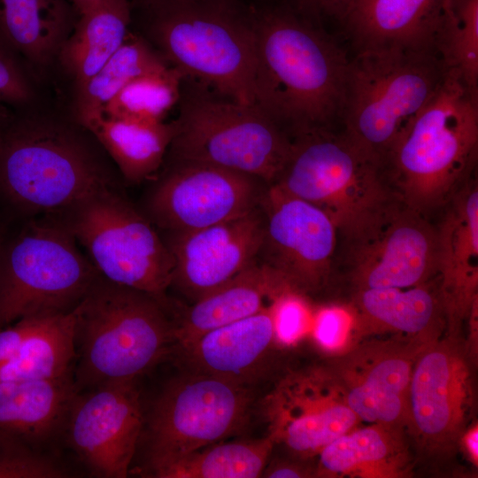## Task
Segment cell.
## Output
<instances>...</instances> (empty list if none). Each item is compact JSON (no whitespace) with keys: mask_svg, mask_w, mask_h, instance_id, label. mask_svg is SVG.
<instances>
[{"mask_svg":"<svg viewBox=\"0 0 478 478\" xmlns=\"http://www.w3.org/2000/svg\"><path fill=\"white\" fill-rule=\"evenodd\" d=\"M77 392L73 373L0 383V435L39 449L65 427Z\"/></svg>","mask_w":478,"mask_h":478,"instance_id":"obj_24","label":"cell"},{"mask_svg":"<svg viewBox=\"0 0 478 478\" xmlns=\"http://www.w3.org/2000/svg\"><path fill=\"white\" fill-rule=\"evenodd\" d=\"M342 239L343 260L356 290L405 289L437 276L436 227L397 199Z\"/></svg>","mask_w":478,"mask_h":478,"instance_id":"obj_12","label":"cell"},{"mask_svg":"<svg viewBox=\"0 0 478 478\" xmlns=\"http://www.w3.org/2000/svg\"><path fill=\"white\" fill-rule=\"evenodd\" d=\"M55 215L104 278L167 299L173 270L171 251L120 187L99 189Z\"/></svg>","mask_w":478,"mask_h":478,"instance_id":"obj_10","label":"cell"},{"mask_svg":"<svg viewBox=\"0 0 478 478\" xmlns=\"http://www.w3.org/2000/svg\"><path fill=\"white\" fill-rule=\"evenodd\" d=\"M173 270L171 286L194 300L221 286L259 258L260 205L237 218L187 232H166Z\"/></svg>","mask_w":478,"mask_h":478,"instance_id":"obj_18","label":"cell"},{"mask_svg":"<svg viewBox=\"0 0 478 478\" xmlns=\"http://www.w3.org/2000/svg\"><path fill=\"white\" fill-rule=\"evenodd\" d=\"M268 184L217 166L171 161L150 189L144 213L166 232H187L250 212Z\"/></svg>","mask_w":478,"mask_h":478,"instance_id":"obj_13","label":"cell"},{"mask_svg":"<svg viewBox=\"0 0 478 478\" xmlns=\"http://www.w3.org/2000/svg\"><path fill=\"white\" fill-rule=\"evenodd\" d=\"M129 0H97L78 14L58 55L76 88L93 76L121 46L131 22Z\"/></svg>","mask_w":478,"mask_h":478,"instance_id":"obj_27","label":"cell"},{"mask_svg":"<svg viewBox=\"0 0 478 478\" xmlns=\"http://www.w3.org/2000/svg\"><path fill=\"white\" fill-rule=\"evenodd\" d=\"M275 444L271 436L219 442L189 454L147 466L157 478H256L262 475Z\"/></svg>","mask_w":478,"mask_h":478,"instance_id":"obj_30","label":"cell"},{"mask_svg":"<svg viewBox=\"0 0 478 478\" xmlns=\"http://www.w3.org/2000/svg\"><path fill=\"white\" fill-rule=\"evenodd\" d=\"M12 119L6 104L0 102V126H4Z\"/></svg>","mask_w":478,"mask_h":478,"instance_id":"obj_45","label":"cell"},{"mask_svg":"<svg viewBox=\"0 0 478 478\" xmlns=\"http://www.w3.org/2000/svg\"><path fill=\"white\" fill-rule=\"evenodd\" d=\"M34 96L33 86L17 54L0 38V102L24 107Z\"/></svg>","mask_w":478,"mask_h":478,"instance_id":"obj_38","label":"cell"},{"mask_svg":"<svg viewBox=\"0 0 478 478\" xmlns=\"http://www.w3.org/2000/svg\"><path fill=\"white\" fill-rule=\"evenodd\" d=\"M253 400L251 385L191 371L172 378L149 414L147 466L240 433Z\"/></svg>","mask_w":478,"mask_h":478,"instance_id":"obj_11","label":"cell"},{"mask_svg":"<svg viewBox=\"0 0 478 478\" xmlns=\"http://www.w3.org/2000/svg\"><path fill=\"white\" fill-rule=\"evenodd\" d=\"M255 104L293 134L340 120L349 58L290 7L250 11Z\"/></svg>","mask_w":478,"mask_h":478,"instance_id":"obj_1","label":"cell"},{"mask_svg":"<svg viewBox=\"0 0 478 478\" xmlns=\"http://www.w3.org/2000/svg\"><path fill=\"white\" fill-rule=\"evenodd\" d=\"M99 273L55 214L38 216L0 258V329L27 317L72 312Z\"/></svg>","mask_w":478,"mask_h":478,"instance_id":"obj_9","label":"cell"},{"mask_svg":"<svg viewBox=\"0 0 478 478\" xmlns=\"http://www.w3.org/2000/svg\"><path fill=\"white\" fill-rule=\"evenodd\" d=\"M478 154V90L446 70L439 88L401 132L382 170L395 197L428 216L471 178Z\"/></svg>","mask_w":478,"mask_h":478,"instance_id":"obj_3","label":"cell"},{"mask_svg":"<svg viewBox=\"0 0 478 478\" xmlns=\"http://www.w3.org/2000/svg\"><path fill=\"white\" fill-rule=\"evenodd\" d=\"M3 248H4V245H3L2 241L0 239V258H1L2 251H3Z\"/></svg>","mask_w":478,"mask_h":478,"instance_id":"obj_46","label":"cell"},{"mask_svg":"<svg viewBox=\"0 0 478 478\" xmlns=\"http://www.w3.org/2000/svg\"><path fill=\"white\" fill-rule=\"evenodd\" d=\"M262 406L268 435L301 458L318 455L359 420L326 367L320 366L286 375L265 397Z\"/></svg>","mask_w":478,"mask_h":478,"instance_id":"obj_17","label":"cell"},{"mask_svg":"<svg viewBox=\"0 0 478 478\" xmlns=\"http://www.w3.org/2000/svg\"><path fill=\"white\" fill-rule=\"evenodd\" d=\"M192 1L196 0H129L131 5L135 4L137 6L146 11L149 15Z\"/></svg>","mask_w":478,"mask_h":478,"instance_id":"obj_42","label":"cell"},{"mask_svg":"<svg viewBox=\"0 0 478 478\" xmlns=\"http://www.w3.org/2000/svg\"><path fill=\"white\" fill-rule=\"evenodd\" d=\"M454 335L427 343L412 372L407 427L431 452L454 448L467 421L469 370L466 352Z\"/></svg>","mask_w":478,"mask_h":478,"instance_id":"obj_16","label":"cell"},{"mask_svg":"<svg viewBox=\"0 0 478 478\" xmlns=\"http://www.w3.org/2000/svg\"><path fill=\"white\" fill-rule=\"evenodd\" d=\"M309 472L297 464L274 462L268 466H266L262 475L269 478H285V477H305L309 476Z\"/></svg>","mask_w":478,"mask_h":478,"instance_id":"obj_41","label":"cell"},{"mask_svg":"<svg viewBox=\"0 0 478 478\" xmlns=\"http://www.w3.org/2000/svg\"><path fill=\"white\" fill-rule=\"evenodd\" d=\"M22 318L0 329V364L10 358L42 326L47 317Z\"/></svg>","mask_w":478,"mask_h":478,"instance_id":"obj_39","label":"cell"},{"mask_svg":"<svg viewBox=\"0 0 478 478\" xmlns=\"http://www.w3.org/2000/svg\"><path fill=\"white\" fill-rule=\"evenodd\" d=\"M289 284L258 258L234 278L195 300L180 319L173 320L174 347L182 349L214 328L259 312Z\"/></svg>","mask_w":478,"mask_h":478,"instance_id":"obj_22","label":"cell"},{"mask_svg":"<svg viewBox=\"0 0 478 478\" xmlns=\"http://www.w3.org/2000/svg\"><path fill=\"white\" fill-rule=\"evenodd\" d=\"M435 279L405 289L356 290L352 304L360 330L378 328L406 334L421 343L436 340L445 315Z\"/></svg>","mask_w":478,"mask_h":478,"instance_id":"obj_25","label":"cell"},{"mask_svg":"<svg viewBox=\"0 0 478 478\" xmlns=\"http://www.w3.org/2000/svg\"><path fill=\"white\" fill-rule=\"evenodd\" d=\"M461 438L469 458L477 464L478 460V430L477 426L469 428L464 432Z\"/></svg>","mask_w":478,"mask_h":478,"instance_id":"obj_43","label":"cell"},{"mask_svg":"<svg viewBox=\"0 0 478 478\" xmlns=\"http://www.w3.org/2000/svg\"><path fill=\"white\" fill-rule=\"evenodd\" d=\"M74 357L73 310L50 315L10 358L0 364V383L73 373Z\"/></svg>","mask_w":478,"mask_h":478,"instance_id":"obj_32","label":"cell"},{"mask_svg":"<svg viewBox=\"0 0 478 478\" xmlns=\"http://www.w3.org/2000/svg\"><path fill=\"white\" fill-rule=\"evenodd\" d=\"M433 47L446 70L478 90V0H443Z\"/></svg>","mask_w":478,"mask_h":478,"instance_id":"obj_33","label":"cell"},{"mask_svg":"<svg viewBox=\"0 0 478 478\" xmlns=\"http://www.w3.org/2000/svg\"><path fill=\"white\" fill-rule=\"evenodd\" d=\"M302 14L327 16L343 21L356 0H292Z\"/></svg>","mask_w":478,"mask_h":478,"instance_id":"obj_40","label":"cell"},{"mask_svg":"<svg viewBox=\"0 0 478 478\" xmlns=\"http://www.w3.org/2000/svg\"><path fill=\"white\" fill-rule=\"evenodd\" d=\"M137 380L77 392L65 427L70 447L96 476L127 477L144 427Z\"/></svg>","mask_w":478,"mask_h":478,"instance_id":"obj_15","label":"cell"},{"mask_svg":"<svg viewBox=\"0 0 478 478\" xmlns=\"http://www.w3.org/2000/svg\"><path fill=\"white\" fill-rule=\"evenodd\" d=\"M149 34L164 59L220 96L255 104L254 34L235 0H196L150 15Z\"/></svg>","mask_w":478,"mask_h":478,"instance_id":"obj_6","label":"cell"},{"mask_svg":"<svg viewBox=\"0 0 478 478\" xmlns=\"http://www.w3.org/2000/svg\"><path fill=\"white\" fill-rule=\"evenodd\" d=\"M66 469L39 449L0 435V478H62Z\"/></svg>","mask_w":478,"mask_h":478,"instance_id":"obj_36","label":"cell"},{"mask_svg":"<svg viewBox=\"0 0 478 478\" xmlns=\"http://www.w3.org/2000/svg\"><path fill=\"white\" fill-rule=\"evenodd\" d=\"M317 344L326 351L345 349L354 334L360 331L359 317L353 304H331L314 310L311 329Z\"/></svg>","mask_w":478,"mask_h":478,"instance_id":"obj_37","label":"cell"},{"mask_svg":"<svg viewBox=\"0 0 478 478\" xmlns=\"http://www.w3.org/2000/svg\"><path fill=\"white\" fill-rule=\"evenodd\" d=\"M118 173L75 120L29 114L2 128L0 194L29 215L55 214L99 189L120 187Z\"/></svg>","mask_w":478,"mask_h":478,"instance_id":"obj_2","label":"cell"},{"mask_svg":"<svg viewBox=\"0 0 478 478\" xmlns=\"http://www.w3.org/2000/svg\"><path fill=\"white\" fill-rule=\"evenodd\" d=\"M77 391L137 380L174 347L167 299L114 283L102 275L73 309Z\"/></svg>","mask_w":478,"mask_h":478,"instance_id":"obj_4","label":"cell"},{"mask_svg":"<svg viewBox=\"0 0 478 478\" xmlns=\"http://www.w3.org/2000/svg\"><path fill=\"white\" fill-rule=\"evenodd\" d=\"M301 290L285 286L269 307L277 346L296 344L311 329L314 309Z\"/></svg>","mask_w":478,"mask_h":478,"instance_id":"obj_35","label":"cell"},{"mask_svg":"<svg viewBox=\"0 0 478 478\" xmlns=\"http://www.w3.org/2000/svg\"><path fill=\"white\" fill-rule=\"evenodd\" d=\"M438 235L439 292L451 331L468 319L477 301L478 187L470 178L453 196Z\"/></svg>","mask_w":478,"mask_h":478,"instance_id":"obj_20","label":"cell"},{"mask_svg":"<svg viewBox=\"0 0 478 478\" xmlns=\"http://www.w3.org/2000/svg\"><path fill=\"white\" fill-rule=\"evenodd\" d=\"M426 344L366 346L326 369L359 420L402 430L414 361Z\"/></svg>","mask_w":478,"mask_h":478,"instance_id":"obj_19","label":"cell"},{"mask_svg":"<svg viewBox=\"0 0 478 478\" xmlns=\"http://www.w3.org/2000/svg\"><path fill=\"white\" fill-rule=\"evenodd\" d=\"M130 183L142 182L161 166L175 134L174 120L148 121L101 116L86 127Z\"/></svg>","mask_w":478,"mask_h":478,"instance_id":"obj_28","label":"cell"},{"mask_svg":"<svg viewBox=\"0 0 478 478\" xmlns=\"http://www.w3.org/2000/svg\"><path fill=\"white\" fill-rule=\"evenodd\" d=\"M184 79L178 69L169 66L140 76L106 104L102 116L164 121L181 99Z\"/></svg>","mask_w":478,"mask_h":478,"instance_id":"obj_34","label":"cell"},{"mask_svg":"<svg viewBox=\"0 0 478 478\" xmlns=\"http://www.w3.org/2000/svg\"><path fill=\"white\" fill-rule=\"evenodd\" d=\"M168 66L145 40L128 33L103 66L81 86L74 99V120L83 127L99 119L106 104L127 83Z\"/></svg>","mask_w":478,"mask_h":478,"instance_id":"obj_31","label":"cell"},{"mask_svg":"<svg viewBox=\"0 0 478 478\" xmlns=\"http://www.w3.org/2000/svg\"><path fill=\"white\" fill-rule=\"evenodd\" d=\"M269 305L256 314L214 328L180 349L190 371L252 384L277 346Z\"/></svg>","mask_w":478,"mask_h":478,"instance_id":"obj_21","label":"cell"},{"mask_svg":"<svg viewBox=\"0 0 478 478\" xmlns=\"http://www.w3.org/2000/svg\"><path fill=\"white\" fill-rule=\"evenodd\" d=\"M260 208L259 259L304 293L324 286L333 273L339 235L331 219L275 184H268Z\"/></svg>","mask_w":478,"mask_h":478,"instance_id":"obj_14","label":"cell"},{"mask_svg":"<svg viewBox=\"0 0 478 478\" xmlns=\"http://www.w3.org/2000/svg\"><path fill=\"white\" fill-rule=\"evenodd\" d=\"M76 12L67 0H0V38L36 66L58 58Z\"/></svg>","mask_w":478,"mask_h":478,"instance_id":"obj_26","label":"cell"},{"mask_svg":"<svg viewBox=\"0 0 478 478\" xmlns=\"http://www.w3.org/2000/svg\"><path fill=\"white\" fill-rule=\"evenodd\" d=\"M1 140H2V126H0V143H1Z\"/></svg>","mask_w":478,"mask_h":478,"instance_id":"obj_47","label":"cell"},{"mask_svg":"<svg viewBox=\"0 0 478 478\" xmlns=\"http://www.w3.org/2000/svg\"><path fill=\"white\" fill-rule=\"evenodd\" d=\"M168 149L170 161L205 163L273 183L289 154L292 135L256 104L184 87Z\"/></svg>","mask_w":478,"mask_h":478,"instance_id":"obj_7","label":"cell"},{"mask_svg":"<svg viewBox=\"0 0 478 478\" xmlns=\"http://www.w3.org/2000/svg\"><path fill=\"white\" fill-rule=\"evenodd\" d=\"M433 48H382L349 58L340 120L344 135L382 164L406 125L442 83Z\"/></svg>","mask_w":478,"mask_h":478,"instance_id":"obj_5","label":"cell"},{"mask_svg":"<svg viewBox=\"0 0 478 478\" xmlns=\"http://www.w3.org/2000/svg\"><path fill=\"white\" fill-rule=\"evenodd\" d=\"M443 0H356L342 21L356 51L433 48ZM435 50V49H434Z\"/></svg>","mask_w":478,"mask_h":478,"instance_id":"obj_23","label":"cell"},{"mask_svg":"<svg viewBox=\"0 0 478 478\" xmlns=\"http://www.w3.org/2000/svg\"><path fill=\"white\" fill-rule=\"evenodd\" d=\"M400 429L374 424L351 430L319 452L317 474L391 476L404 464Z\"/></svg>","mask_w":478,"mask_h":478,"instance_id":"obj_29","label":"cell"},{"mask_svg":"<svg viewBox=\"0 0 478 478\" xmlns=\"http://www.w3.org/2000/svg\"><path fill=\"white\" fill-rule=\"evenodd\" d=\"M271 184L323 211L342 238L397 199L381 166L334 127L293 134L288 158Z\"/></svg>","mask_w":478,"mask_h":478,"instance_id":"obj_8","label":"cell"},{"mask_svg":"<svg viewBox=\"0 0 478 478\" xmlns=\"http://www.w3.org/2000/svg\"><path fill=\"white\" fill-rule=\"evenodd\" d=\"M71 4L74 8L77 14L82 12L92 4H94L97 0H69Z\"/></svg>","mask_w":478,"mask_h":478,"instance_id":"obj_44","label":"cell"}]
</instances>
